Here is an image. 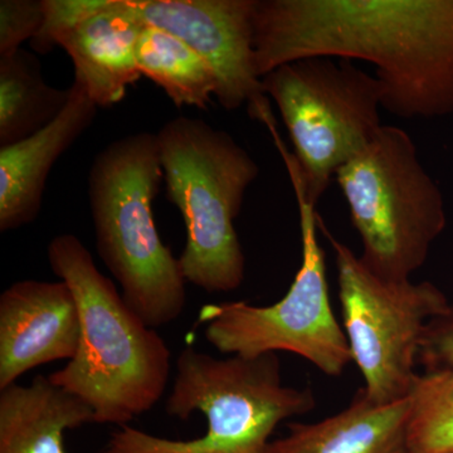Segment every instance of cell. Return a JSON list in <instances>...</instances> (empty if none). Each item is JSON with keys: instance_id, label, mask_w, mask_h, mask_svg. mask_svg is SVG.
<instances>
[{"instance_id": "obj_12", "label": "cell", "mask_w": 453, "mask_h": 453, "mask_svg": "<svg viewBox=\"0 0 453 453\" xmlns=\"http://www.w3.org/2000/svg\"><path fill=\"white\" fill-rule=\"evenodd\" d=\"M62 112L22 142L0 148V231L29 225L42 207L53 164L91 127L98 107L74 82Z\"/></svg>"}, {"instance_id": "obj_3", "label": "cell", "mask_w": 453, "mask_h": 453, "mask_svg": "<svg viewBox=\"0 0 453 453\" xmlns=\"http://www.w3.org/2000/svg\"><path fill=\"white\" fill-rule=\"evenodd\" d=\"M163 178L151 133L115 140L95 157L88 174L98 256L127 305L154 329L177 320L187 303L180 261L164 244L154 219Z\"/></svg>"}, {"instance_id": "obj_18", "label": "cell", "mask_w": 453, "mask_h": 453, "mask_svg": "<svg viewBox=\"0 0 453 453\" xmlns=\"http://www.w3.org/2000/svg\"><path fill=\"white\" fill-rule=\"evenodd\" d=\"M412 453H453V369L423 372L410 395Z\"/></svg>"}, {"instance_id": "obj_1", "label": "cell", "mask_w": 453, "mask_h": 453, "mask_svg": "<svg viewBox=\"0 0 453 453\" xmlns=\"http://www.w3.org/2000/svg\"><path fill=\"white\" fill-rule=\"evenodd\" d=\"M258 76L308 57L375 67L401 119L453 113V0H256Z\"/></svg>"}, {"instance_id": "obj_15", "label": "cell", "mask_w": 453, "mask_h": 453, "mask_svg": "<svg viewBox=\"0 0 453 453\" xmlns=\"http://www.w3.org/2000/svg\"><path fill=\"white\" fill-rule=\"evenodd\" d=\"M88 423L91 408L50 377L0 389V453H68L65 432Z\"/></svg>"}, {"instance_id": "obj_7", "label": "cell", "mask_w": 453, "mask_h": 453, "mask_svg": "<svg viewBox=\"0 0 453 453\" xmlns=\"http://www.w3.org/2000/svg\"><path fill=\"white\" fill-rule=\"evenodd\" d=\"M299 207L303 258L294 282L273 305L246 301L210 303L199 312L205 340L226 356L256 357L288 351L329 377L353 363L344 329L330 300L325 252L318 240V216L309 201L292 154L279 148Z\"/></svg>"}, {"instance_id": "obj_13", "label": "cell", "mask_w": 453, "mask_h": 453, "mask_svg": "<svg viewBox=\"0 0 453 453\" xmlns=\"http://www.w3.org/2000/svg\"><path fill=\"white\" fill-rule=\"evenodd\" d=\"M145 26L133 0H109L61 42L73 59L74 82L97 107L118 105L142 77L135 52Z\"/></svg>"}, {"instance_id": "obj_17", "label": "cell", "mask_w": 453, "mask_h": 453, "mask_svg": "<svg viewBox=\"0 0 453 453\" xmlns=\"http://www.w3.org/2000/svg\"><path fill=\"white\" fill-rule=\"evenodd\" d=\"M142 76L157 83L175 106L207 110L219 81L211 65L180 38L145 26L136 44Z\"/></svg>"}, {"instance_id": "obj_16", "label": "cell", "mask_w": 453, "mask_h": 453, "mask_svg": "<svg viewBox=\"0 0 453 453\" xmlns=\"http://www.w3.org/2000/svg\"><path fill=\"white\" fill-rule=\"evenodd\" d=\"M68 96L70 89L44 81L40 61L26 50L0 58V148L46 127L65 109Z\"/></svg>"}, {"instance_id": "obj_9", "label": "cell", "mask_w": 453, "mask_h": 453, "mask_svg": "<svg viewBox=\"0 0 453 453\" xmlns=\"http://www.w3.org/2000/svg\"><path fill=\"white\" fill-rule=\"evenodd\" d=\"M335 255L342 329L366 396L389 404L410 396L429 323L449 308L445 292L429 281H389L372 273L318 216Z\"/></svg>"}, {"instance_id": "obj_8", "label": "cell", "mask_w": 453, "mask_h": 453, "mask_svg": "<svg viewBox=\"0 0 453 453\" xmlns=\"http://www.w3.org/2000/svg\"><path fill=\"white\" fill-rule=\"evenodd\" d=\"M294 145L306 196L318 204L336 172L381 129L383 89L353 61L308 57L262 77Z\"/></svg>"}, {"instance_id": "obj_10", "label": "cell", "mask_w": 453, "mask_h": 453, "mask_svg": "<svg viewBox=\"0 0 453 453\" xmlns=\"http://www.w3.org/2000/svg\"><path fill=\"white\" fill-rule=\"evenodd\" d=\"M133 2L146 25L180 38L211 65L223 109L234 111L249 105L259 121L271 111L256 70V0Z\"/></svg>"}, {"instance_id": "obj_4", "label": "cell", "mask_w": 453, "mask_h": 453, "mask_svg": "<svg viewBox=\"0 0 453 453\" xmlns=\"http://www.w3.org/2000/svg\"><path fill=\"white\" fill-rule=\"evenodd\" d=\"M166 412L187 421L207 419L204 436L175 441L122 426L104 453H267L280 423L311 412L310 388L283 384L277 354L216 357L186 348L177 359Z\"/></svg>"}, {"instance_id": "obj_21", "label": "cell", "mask_w": 453, "mask_h": 453, "mask_svg": "<svg viewBox=\"0 0 453 453\" xmlns=\"http://www.w3.org/2000/svg\"><path fill=\"white\" fill-rule=\"evenodd\" d=\"M423 372L453 369V303L429 323L419 350Z\"/></svg>"}, {"instance_id": "obj_14", "label": "cell", "mask_w": 453, "mask_h": 453, "mask_svg": "<svg viewBox=\"0 0 453 453\" xmlns=\"http://www.w3.org/2000/svg\"><path fill=\"white\" fill-rule=\"evenodd\" d=\"M410 396L377 404L359 389L339 413L315 423L292 422L267 453H412L408 445Z\"/></svg>"}, {"instance_id": "obj_5", "label": "cell", "mask_w": 453, "mask_h": 453, "mask_svg": "<svg viewBox=\"0 0 453 453\" xmlns=\"http://www.w3.org/2000/svg\"><path fill=\"white\" fill-rule=\"evenodd\" d=\"M157 144L166 198L186 225L184 279L210 294L237 290L246 258L234 220L258 178L257 163L226 131L187 116L166 122Z\"/></svg>"}, {"instance_id": "obj_19", "label": "cell", "mask_w": 453, "mask_h": 453, "mask_svg": "<svg viewBox=\"0 0 453 453\" xmlns=\"http://www.w3.org/2000/svg\"><path fill=\"white\" fill-rule=\"evenodd\" d=\"M109 0H42L43 22L31 41L32 49L46 55L89 17L106 7Z\"/></svg>"}, {"instance_id": "obj_2", "label": "cell", "mask_w": 453, "mask_h": 453, "mask_svg": "<svg viewBox=\"0 0 453 453\" xmlns=\"http://www.w3.org/2000/svg\"><path fill=\"white\" fill-rule=\"evenodd\" d=\"M47 256L53 273L73 288L81 320L76 356L50 380L85 402L95 423L127 426L165 393L170 349L101 273L79 237L56 235Z\"/></svg>"}, {"instance_id": "obj_11", "label": "cell", "mask_w": 453, "mask_h": 453, "mask_svg": "<svg viewBox=\"0 0 453 453\" xmlns=\"http://www.w3.org/2000/svg\"><path fill=\"white\" fill-rule=\"evenodd\" d=\"M80 338L79 303L68 283L14 282L0 296V389L37 366L70 362Z\"/></svg>"}, {"instance_id": "obj_6", "label": "cell", "mask_w": 453, "mask_h": 453, "mask_svg": "<svg viewBox=\"0 0 453 453\" xmlns=\"http://www.w3.org/2000/svg\"><path fill=\"white\" fill-rule=\"evenodd\" d=\"M335 178L362 240L363 264L381 279L411 280L445 231L447 216L410 134L383 125Z\"/></svg>"}, {"instance_id": "obj_20", "label": "cell", "mask_w": 453, "mask_h": 453, "mask_svg": "<svg viewBox=\"0 0 453 453\" xmlns=\"http://www.w3.org/2000/svg\"><path fill=\"white\" fill-rule=\"evenodd\" d=\"M43 22L42 0H2L0 2V58L22 50L32 41Z\"/></svg>"}]
</instances>
